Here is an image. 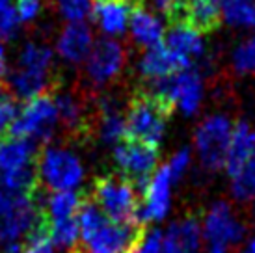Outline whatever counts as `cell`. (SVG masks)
I'll use <instances>...</instances> for the list:
<instances>
[{
    "label": "cell",
    "instance_id": "obj_17",
    "mask_svg": "<svg viewBox=\"0 0 255 253\" xmlns=\"http://www.w3.org/2000/svg\"><path fill=\"white\" fill-rule=\"evenodd\" d=\"M222 7L218 0H186L184 21L198 34H209L222 24Z\"/></svg>",
    "mask_w": 255,
    "mask_h": 253
},
{
    "label": "cell",
    "instance_id": "obj_8",
    "mask_svg": "<svg viewBox=\"0 0 255 253\" xmlns=\"http://www.w3.org/2000/svg\"><path fill=\"white\" fill-rule=\"evenodd\" d=\"M45 212L36 201V196H13L6 209L0 211V244H15V240L36 225Z\"/></svg>",
    "mask_w": 255,
    "mask_h": 253
},
{
    "label": "cell",
    "instance_id": "obj_29",
    "mask_svg": "<svg viewBox=\"0 0 255 253\" xmlns=\"http://www.w3.org/2000/svg\"><path fill=\"white\" fill-rule=\"evenodd\" d=\"M77 218H78V227H80V237L84 239V242H88L103 225L107 224V222H110L105 216V212L101 211L93 201H88V199L80 207Z\"/></svg>",
    "mask_w": 255,
    "mask_h": 253
},
{
    "label": "cell",
    "instance_id": "obj_19",
    "mask_svg": "<svg viewBox=\"0 0 255 253\" xmlns=\"http://www.w3.org/2000/svg\"><path fill=\"white\" fill-rule=\"evenodd\" d=\"M130 32L136 43L143 47H155L160 45L164 39V26L153 13L145 11L143 7H134L130 11Z\"/></svg>",
    "mask_w": 255,
    "mask_h": 253
},
{
    "label": "cell",
    "instance_id": "obj_43",
    "mask_svg": "<svg viewBox=\"0 0 255 253\" xmlns=\"http://www.w3.org/2000/svg\"><path fill=\"white\" fill-rule=\"evenodd\" d=\"M209 253H226V248H220V246H213L209 250Z\"/></svg>",
    "mask_w": 255,
    "mask_h": 253
},
{
    "label": "cell",
    "instance_id": "obj_16",
    "mask_svg": "<svg viewBox=\"0 0 255 253\" xmlns=\"http://www.w3.org/2000/svg\"><path fill=\"white\" fill-rule=\"evenodd\" d=\"M201 229L194 218L171 224L162 239V253H199Z\"/></svg>",
    "mask_w": 255,
    "mask_h": 253
},
{
    "label": "cell",
    "instance_id": "obj_5",
    "mask_svg": "<svg viewBox=\"0 0 255 253\" xmlns=\"http://www.w3.org/2000/svg\"><path fill=\"white\" fill-rule=\"evenodd\" d=\"M114 158L123 171V177H127L132 183L136 181L143 192L156 168L158 147H153L149 143L132 140V138H125L114 149Z\"/></svg>",
    "mask_w": 255,
    "mask_h": 253
},
{
    "label": "cell",
    "instance_id": "obj_36",
    "mask_svg": "<svg viewBox=\"0 0 255 253\" xmlns=\"http://www.w3.org/2000/svg\"><path fill=\"white\" fill-rule=\"evenodd\" d=\"M17 24H19V17H17L15 7H2L0 9V41L13 37Z\"/></svg>",
    "mask_w": 255,
    "mask_h": 253
},
{
    "label": "cell",
    "instance_id": "obj_6",
    "mask_svg": "<svg viewBox=\"0 0 255 253\" xmlns=\"http://www.w3.org/2000/svg\"><path fill=\"white\" fill-rule=\"evenodd\" d=\"M231 132L233 126L226 116H211L198 126L196 149L205 168L220 169L226 166Z\"/></svg>",
    "mask_w": 255,
    "mask_h": 253
},
{
    "label": "cell",
    "instance_id": "obj_15",
    "mask_svg": "<svg viewBox=\"0 0 255 253\" xmlns=\"http://www.w3.org/2000/svg\"><path fill=\"white\" fill-rule=\"evenodd\" d=\"M132 9L134 7L127 0H95L93 19L105 34L121 35L127 28Z\"/></svg>",
    "mask_w": 255,
    "mask_h": 253
},
{
    "label": "cell",
    "instance_id": "obj_22",
    "mask_svg": "<svg viewBox=\"0 0 255 253\" xmlns=\"http://www.w3.org/2000/svg\"><path fill=\"white\" fill-rule=\"evenodd\" d=\"M0 184L11 196H26V197L37 196V190H39L37 168L34 164H30L26 168L0 173Z\"/></svg>",
    "mask_w": 255,
    "mask_h": 253
},
{
    "label": "cell",
    "instance_id": "obj_34",
    "mask_svg": "<svg viewBox=\"0 0 255 253\" xmlns=\"http://www.w3.org/2000/svg\"><path fill=\"white\" fill-rule=\"evenodd\" d=\"M151 4L156 11H160L168 17L171 26L175 24H183L184 21V6L186 0H151Z\"/></svg>",
    "mask_w": 255,
    "mask_h": 253
},
{
    "label": "cell",
    "instance_id": "obj_47",
    "mask_svg": "<svg viewBox=\"0 0 255 253\" xmlns=\"http://www.w3.org/2000/svg\"><path fill=\"white\" fill-rule=\"evenodd\" d=\"M0 143H2V134H0Z\"/></svg>",
    "mask_w": 255,
    "mask_h": 253
},
{
    "label": "cell",
    "instance_id": "obj_20",
    "mask_svg": "<svg viewBox=\"0 0 255 253\" xmlns=\"http://www.w3.org/2000/svg\"><path fill=\"white\" fill-rule=\"evenodd\" d=\"M166 47L175 52L179 56L186 58H198L203 54V41L201 34H198L188 24H175L171 26L170 32L166 34Z\"/></svg>",
    "mask_w": 255,
    "mask_h": 253
},
{
    "label": "cell",
    "instance_id": "obj_21",
    "mask_svg": "<svg viewBox=\"0 0 255 253\" xmlns=\"http://www.w3.org/2000/svg\"><path fill=\"white\" fill-rule=\"evenodd\" d=\"M84 201V194H78L73 190H62V192H54L47 199V207H43V209L50 222H60V220L75 218Z\"/></svg>",
    "mask_w": 255,
    "mask_h": 253
},
{
    "label": "cell",
    "instance_id": "obj_7",
    "mask_svg": "<svg viewBox=\"0 0 255 253\" xmlns=\"http://www.w3.org/2000/svg\"><path fill=\"white\" fill-rule=\"evenodd\" d=\"M143 239V224L107 222L86 242V253H134Z\"/></svg>",
    "mask_w": 255,
    "mask_h": 253
},
{
    "label": "cell",
    "instance_id": "obj_44",
    "mask_svg": "<svg viewBox=\"0 0 255 253\" xmlns=\"http://www.w3.org/2000/svg\"><path fill=\"white\" fill-rule=\"evenodd\" d=\"M127 2L132 7H142V2H143V0H127Z\"/></svg>",
    "mask_w": 255,
    "mask_h": 253
},
{
    "label": "cell",
    "instance_id": "obj_1",
    "mask_svg": "<svg viewBox=\"0 0 255 253\" xmlns=\"http://www.w3.org/2000/svg\"><path fill=\"white\" fill-rule=\"evenodd\" d=\"M173 106L175 105L171 101L153 92L136 93L128 105V112L125 118L127 138L158 147L166 123L173 114Z\"/></svg>",
    "mask_w": 255,
    "mask_h": 253
},
{
    "label": "cell",
    "instance_id": "obj_25",
    "mask_svg": "<svg viewBox=\"0 0 255 253\" xmlns=\"http://www.w3.org/2000/svg\"><path fill=\"white\" fill-rule=\"evenodd\" d=\"M222 15L233 26H255V0H218Z\"/></svg>",
    "mask_w": 255,
    "mask_h": 253
},
{
    "label": "cell",
    "instance_id": "obj_40",
    "mask_svg": "<svg viewBox=\"0 0 255 253\" xmlns=\"http://www.w3.org/2000/svg\"><path fill=\"white\" fill-rule=\"evenodd\" d=\"M11 199H13V196H11V194H9L2 184H0V211H2V209H6Z\"/></svg>",
    "mask_w": 255,
    "mask_h": 253
},
{
    "label": "cell",
    "instance_id": "obj_27",
    "mask_svg": "<svg viewBox=\"0 0 255 253\" xmlns=\"http://www.w3.org/2000/svg\"><path fill=\"white\" fill-rule=\"evenodd\" d=\"M19 63H21V69L24 71H34V73H45V75H49L50 63H52V52L45 45L26 43L21 52Z\"/></svg>",
    "mask_w": 255,
    "mask_h": 253
},
{
    "label": "cell",
    "instance_id": "obj_2",
    "mask_svg": "<svg viewBox=\"0 0 255 253\" xmlns=\"http://www.w3.org/2000/svg\"><path fill=\"white\" fill-rule=\"evenodd\" d=\"M95 205L110 222L143 224L140 220V205L134 183L123 175H101L93 181Z\"/></svg>",
    "mask_w": 255,
    "mask_h": 253
},
{
    "label": "cell",
    "instance_id": "obj_4",
    "mask_svg": "<svg viewBox=\"0 0 255 253\" xmlns=\"http://www.w3.org/2000/svg\"><path fill=\"white\" fill-rule=\"evenodd\" d=\"M37 175L50 190L62 192L82 183L84 169L71 151L62 147H47L37 162Z\"/></svg>",
    "mask_w": 255,
    "mask_h": 253
},
{
    "label": "cell",
    "instance_id": "obj_41",
    "mask_svg": "<svg viewBox=\"0 0 255 253\" xmlns=\"http://www.w3.org/2000/svg\"><path fill=\"white\" fill-rule=\"evenodd\" d=\"M6 73V54H4V47L0 45V77Z\"/></svg>",
    "mask_w": 255,
    "mask_h": 253
},
{
    "label": "cell",
    "instance_id": "obj_33",
    "mask_svg": "<svg viewBox=\"0 0 255 253\" xmlns=\"http://www.w3.org/2000/svg\"><path fill=\"white\" fill-rule=\"evenodd\" d=\"M56 2L60 13L71 22H82L92 13V0H56Z\"/></svg>",
    "mask_w": 255,
    "mask_h": 253
},
{
    "label": "cell",
    "instance_id": "obj_3",
    "mask_svg": "<svg viewBox=\"0 0 255 253\" xmlns=\"http://www.w3.org/2000/svg\"><path fill=\"white\" fill-rule=\"evenodd\" d=\"M58 121V106L52 93H43L30 99L24 105L15 123L7 130L9 138H32L47 141L52 136V128Z\"/></svg>",
    "mask_w": 255,
    "mask_h": 253
},
{
    "label": "cell",
    "instance_id": "obj_26",
    "mask_svg": "<svg viewBox=\"0 0 255 253\" xmlns=\"http://www.w3.org/2000/svg\"><path fill=\"white\" fill-rule=\"evenodd\" d=\"M101 138L107 143H120L127 138V123L125 118L114 108L112 105H103V118H101Z\"/></svg>",
    "mask_w": 255,
    "mask_h": 253
},
{
    "label": "cell",
    "instance_id": "obj_23",
    "mask_svg": "<svg viewBox=\"0 0 255 253\" xmlns=\"http://www.w3.org/2000/svg\"><path fill=\"white\" fill-rule=\"evenodd\" d=\"M9 84H11V90H13L17 97L30 101V99L39 97V95L45 93V90H47V75L45 73L19 69L11 77Z\"/></svg>",
    "mask_w": 255,
    "mask_h": 253
},
{
    "label": "cell",
    "instance_id": "obj_32",
    "mask_svg": "<svg viewBox=\"0 0 255 253\" xmlns=\"http://www.w3.org/2000/svg\"><path fill=\"white\" fill-rule=\"evenodd\" d=\"M233 65L242 75L255 71V34L235 49Z\"/></svg>",
    "mask_w": 255,
    "mask_h": 253
},
{
    "label": "cell",
    "instance_id": "obj_11",
    "mask_svg": "<svg viewBox=\"0 0 255 253\" xmlns=\"http://www.w3.org/2000/svg\"><path fill=\"white\" fill-rule=\"evenodd\" d=\"M171 175L168 164L156 169V173L151 177L147 188L143 190V203L140 207V220L145 222H158L168 214L171 199Z\"/></svg>",
    "mask_w": 255,
    "mask_h": 253
},
{
    "label": "cell",
    "instance_id": "obj_37",
    "mask_svg": "<svg viewBox=\"0 0 255 253\" xmlns=\"http://www.w3.org/2000/svg\"><path fill=\"white\" fill-rule=\"evenodd\" d=\"M188 164H190V151H188V149L179 151L177 155L168 162V169H170V175L173 183L183 177V173L186 171V168H188Z\"/></svg>",
    "mask_w": 255,
    "mask_h": 253
},
{
    "label": "cell",
    "instance_id": "obj_10",
    "mask_svg": "<svg viewBox=\"0 0 255 253\" xmlns=\"http://www.w3.org/2000/svg\"><path fill=\"white\" fill-rule=\"evenodd\" d=\"M203 229H205V239L213 246L220 248L239 244L244 237V225L235 218L231 207L224 201H218L211 207Z\"/></svg>",
    "mask_w": 255,
    "mask_h": 253
},
{
    "label": "cell",
    "instance_id": "obj_46",
    "mask_svg": "<svg viewBox=\"0 0 255 253\" xmlns=\"http://www.w3.org/2000/svg\"><path fill=\"white\" fill-rule=\"evenodd\" d=\"M7 6H9L7 0H0V9H2V7H7Z\"/></svg>",
    "mask_w": 255,
    "mask_h": 253
},
{
    "label": "cell",
    "instance_id": "obj_42",
    "mask_svg": "<svg viewBox=\"0 0 255 253\" xmlns=\"http://www.w3.org/2000/svg\"><path fill=\"white\" fill-rule=\"evenodd\" d=\"M4 253H22V250L19 246H15V244H9V246L6 248V252Z\"/></svg>",
    "mask_w": 255,
    "mask_h": 253
},
{
    "label": "cell",
    "instance_id": "obj_31",
    "mask_svg": "<svg viewBox=\"0 0 255 253\" xmlns=\"http://www.w3.org/2000/svg\"><path fill=\"white\" fill-rule=\"evenodd\" d=\"M50 233H52V242L54 246L60 248H73L80 237V227H78V218H67L60 222H50Z\"/></svg>",
    "mask_w": 255,
    "mask_h": 253
},
{
    "label": "cell",
    "instance_id": "obj_18",
    "mask_svg": "<svg viewBox=\"0 0 255 253\" xmlns=\"http://www.w3.org/2000/svg\"><path fill=\"white\" fill-rule=\"evenodd\" d=\"M36 143L30 138H7L0 143V173L26 168L34 162Z\"/></svg>",
    "mask_w": 255,
    "mask_h": 253
},
{
    "label": "cell",
    "instance_id": "obj_35",
    "mask_svg": "<svg viewBox=\"0 0 255 253\" xmlns=\"http://www.w3.org/2000/svg\"><path fill=\"white\" fill-rule=\"evenodd\" d=\"M17 105L9 95H0V134H7L17 120Z\"/></svg>",
    "mask_w": 255,
    "mask_h": 253
},
{
    "label": "cell",
    "instance_id": "obj_28",
    "mask_svg": "<svg viewBox=\"0 0 255 253\" xmlns=\"http://www.w3.org/2000/svg\"><path fill=\"white\" fill-rule=\"evenodd\" d=\"M58 106V118L64 121V125L71 132H84L86 118L82 114V108L71 95H58L54 97Z\"/></svg>",
    "mask_w": 255,
    "mask_h": 253
},
{
    "label": "cell",
    "instance_id": "obj_13",
    "mask_svg": "<svg viewBox=\"0 0 255 253\" xmlns=\"http://www.w3.org/2000/svg\"><path fill=\"white\" fill-rule=\"evenodd\" d=\"M254 155H255L254 128L246 121H239L233 126V132H231V141H229V149H227V158H226V171L235 179Z\"/></svg>",
    "mask_w": 255,
    "mask_h": 253
},
{
    "label": "cell",
    "instance_id": "obj_12",
    "mask_svg": "<svg viewBox=\"0 0 255 253\" xmlns=\"http://www.w3.org/2000/svg\"><path fill=\"white\" fill-rule=\"evenodd\" d=\"M190 67V60L179 56L175 52H171L164 43L155 45L143 54L140 62V71L145 78L151 82L168 78L171 75H177L181 71H186Z\"/></svg>",
    "mask_w": 255,
    "mask_h": 253
},
{
    "label": "cell",
    "instance_id": "obj_45",
    "mask_svg": "<svg viewBox=\"0 0 255 253\" xmlns=\"http://www.w3.org/2000/svg\"><path fill=\"white\" fill-rule=\"evenodd\" d=\"M244 253H255V239L252 240V242H250L248 250H246V252H244Z\"/></svg>",
    "mask_w": 255,
    "mask_h": 253
},
{
    "label": "cell",
    "instance_id": "obj_38",
    "mask_svg": "<svg viewBox=\"0 0 255 253\" xmlns=\"http://www.w3.org/2000/svg\"><path fill=\"white\" fill-rule=\"evenodd\" d=\"M39 9H41V0H17V6H15L17 17L22 22L34 21L39 13Z\"/></svg>",
    "mask_w": 255,
    "mask_h": 253
},
{
    "label": "cell",
    "instance_id": "obj_14",
    "mask_svg": "<svg viewBox=\"0 0 255 253\" xmlns=\"http://www.w3.org/2000/svg\"><path fill=\"white\" fill-rule=\"evenodd\" d=\"M93 47L92 30L88 28L84 22H71L64 28L56 43L58 54L64 58L65 62L78 63L84 58L90 56Z\"/></svg>",
    "mask_w": 255,
    "mask_h": 253
},
{
    "label": "cell",
    "instance_id": "obj_9",
    "mask_svg": "<svg viewBox=\"0 0 255 253\" xmlns=\"http://www.w3.org/2000/svg\"><path fill=\"white\" fill-rule=\"evenodd\" d=\"M123 62H125V52L120 43L114 39H99L92 47L86 69L95 84H107L118 77Z\"/></svg>",
    "mask_w": 255,
    "mask_h": 253
},
{
    "label": "cell",
    "instance_id": "obj_39",
    "mask_svg": "<svg viewBox=\"0 0 255 253\" xmlns=\"http://www.w3.org/2000/svg\"><path fill=\"white\" fill-rule=\"evenodd\" d=\"M162 233L156 231V229L145 233V239L134 253H162Z\"/></svg>",
    "mask_w": 255,
    "mask_h": 253
},
{
    "label": "cell",
    "instance_id": "obj_24",
    "mask_svg": "<svg viewBox=\"0 0 255 253\" xmlns=\"http://www.w3.org/2000/svg\"><path fill=\"white\" fill-rule=\"evenodd\" d=\"M50 220L43 212L41 218L37 220L36 225L26 233L24 246L21 248L22 253H54V242H52V233H50Z\"/></svg>",
    "mask_w": 255,
    "mask_h": 253
},
{
    "label": "cell",
    "instance_id": "obj_30",
    "mask_svg": "<svg viewBox=\"0 0 255 253\" xmlns=\"http://www.w3.org/2000/svg\"><path fill=\"white\" fill-rule=\"evenodd\" d=\"M233 196L241 201L255 199V155L242 168V171L233 179Z\"/></svg>",
    "mask_w": 255,
    "mask_h": 253
}]
</instances>
